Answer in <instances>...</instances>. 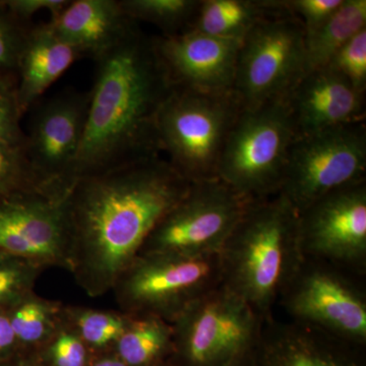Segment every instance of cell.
Returning a JSON list of instances; mask_svg holds the SVG:
<instances>
[{
    "label": "cell",
    "instance_id": "obj_2",
    "mask_svg": "<svg viewBox=\"0 0 366 366\" xmlns=\"http://www.w3.org/2000/svg\"><path fill=\"white\" fill-rule=\"evenodd\" d=\"M95 62L71 189L83 178L161 155L156 124L173 86L155 37L146 35L137 24Z\"/></svg>",
    "mask_w": 366,
    "mask_h": 366
},
{
    "label": "cell",
    "instance_id": "obj_22",
    "mask_svg": "<svg viewBox=\"0 0 366 366\" xmlns=\"http://www.w3.org/2000/svg\"><path fill=\"white\" fill-rule=\"evenodd\" d=\"M113 352L127 366H152L169 360L173 352L172 326L155 315H129Z\"/></svg>",
    "mask_w": 366,
    "mask_h": 366
},
{
    "label": "cell",
    "instance_id": "obj_1",
    "mask_svg": "<svg viewBox=\"0 0 366 366\" xmlns=\"http://www.w3.org/2000/svg\"><path fill=\"white\" fill-rule=\"evenodd\" d=\"M190 184L161 155L74 184L64 201L67 271L86 295L112 292L118 276Z\"/></svg>",
    "mask_w": 366,
    "mask_h": 366
},
{
    "label": "cell",
    "instance_id": "obj_28",
    "mask_svg": "<svg viewBox=\"0 0 366 366\" xmlns=\"http://www.w3.org/2000/svg\"><path fill=\"white\" fill-rule=\"evenodd\" d=\"M30 23H24L0 2V78L16 81V69Z\"/></svg>",
    "mask_w": 366,
    "mask_h": 366
},
{
    "label": "cell",
    "instance_id": "obj_24",
    "mask_svg": "<svg viewBox=\"0 0 366 366\" xmlns=\"http://www.w3.org/2000/svg\"><path fill=\"white\" fill-rule=\"evenodd\" d=\"M64 317L93 356L113 352L129 320V315L120 310L69 305H64Z\"/></svg>",
    "mask_w": 366,
    "mask_h": 366
},
{
    "label": "cell",
    "instance_id": "obj_26",
    "mask_svg": "<svg viewBox=\"0 0 366 366\" xmlns=\"http://www.w3.org/2000/svg\"><path fill=\"white\" fill-rule=\"evenodd\" d=\"M35 353L43 366H89L93 357L88 347L64 319V310L59 327Z\"/></svg>",
    "mask_w": 366,
    "mask_h": 366
},
{
    "label": "cell",
    "instance_id": "obj_11",
    "mask_svg": "<svg viewBox=\"0 0 366 366\" xmlns=\"http://www.w3.org/2000/svg\"><path fill=\"white\" fill-rule=\"evenodd\" d=\"M360 279L333 264L303 259L278 305L289 320L365 347L366 295Z\"/></svg>",
    "mask_w": 366,
    "mask_h": 366
},
{
    "label": "cell",
    "instance_id": "obj_9",
    "mask_svg": "<svg viewBox=\"0 0 366 366\" xmlns=\"http://www.w3.org/2000/svg\"><path fill=\"white\" fill-rule=\"evenodd\" d=\"M305 28L289 11L259 21L242 39L233 95L242 108L285 97L302 78Z\"/></svg>",
    "mask_w": 366,
    "mask_h": 366
},
{
    "label": "cell",
    "instance_id": "obj_12",
    "mask_svg": "<svg viewBox=\"0 0 366 366\" xmlns=\"http://www.w3.org/2000/svg\"><path fill=\"white\" fill-rule=\"evenodd\" d=\"M305 259L362 278L366 272V180L320 197L298 212Z\"/></svg>",
    "mask_w": 366,
    "mask_h": 366
},
{
    "label": "cell",
    "instance_id": "obj_33",
    "mask_svg": "<svg viewBox=\"0 0 366 366\" xmlns=\"http://www.w3.org/2000/svg\"><path fill=\"white\" fill-rule=\"evenodd\" d=\"M14 18L24 23H30L35 14L48 11L51 19L61 13L69 0H0Z\"/></svg>",
    "mask_w": 366,
    "mask_h": 366
},
{
    "label": "cell",
    "instance_id": "obj_35",
    "mask_svg": "<svg viewBox=\"0 0 366 366\" xmlns=\"http://www.w3.org/2000/svg\"><path fill=\"white\" fill-rule=\"evenodd\" d=\"M0 366H43L41 365L35 351L20 350L19 352L6 358L0 360Z\"/></svg>",
    "mask_w": 366,
    "mask_h": 366
},
{
    "label": "cell",
    "instance_id": "obj_17",
    "mask_svg": "<svg viewBox=\"0 0 366 366\" xmlns=\"http://www.w3.org/2000/svg\"><path fill=\"white\" fill-rule=\"evenodd\" d=\"M296 137L363 122L365 94L329 67L302 76L286 95Z\"/></svg>",
    "mask_w": 366,
    "mask_h": 366
},
{
    "label": "cell",
    "instance_id": "obj_37",
    "mask_svg": "<svg viewBox=\"0 0 366 366\" xmlns=\"http://www.w3.org/2000/svg\"><path fill=\"white\" fill-rule=\"evenodd\" d=\"M252 352V351H250ZM249 352V353H250ZM249 353L247 354L244 357L240 358V360L234 361V362L230 363V365L227 366H249Z\"/></svg>",
    "mask_w": 366,
    "mask_h": 366
},
{
    "label": "cell",
    "instance_id": "obj_31",
    "mask_svg": "<svg viewBox=\"0 0 366 366\" xmlns=\"http://www.w3.org/2000/svg\"><path fill=\"white\" fill-rule=\"evenodd\" d=\"M23 117L16 96V81L0 78V141L25 148L26 132L21 124Z\"/></svg>",
    "mask_w": 366,
    "mask_h": 366
},
{
    "label": "cell",
    "instance_id": "obj_7",
    "mask_svg": "<svg viewBox=\"0 0 366 366\" xmlns=\"http://www.w3.org/2000/svg\"><path fill=\"white\" fill-rule=\"evenodd\" d=\"M264 320L221 284L171 322L175 366H227L244 357L261 336Z\"/></svg>",
    "mask_w": 366,
    "mask_h": 366
},
{
    "label": "cell",
    "instance_id": "obj_5",
    "mask_svg": "<svg viewBox=\"0 0 366 366\" xmlns=\"http://www.w3.org/2000/svg\"><path fill=\"white\" fill-rule=\"evenodd\" d=\"M295 137L286 96L242 108L226 139L217 177L247 202L279 194Z\"/></svg>",
    "mask_w": 366,
    "mask_h": 366
},
{
    "label": "cell",
    "instance_id": "obj_6",
    "mask_svg": "<svg viewBox=\"0 0 366 366\" xmlns=\"http://www.w3.org/2000/svg\"><path fill=\"white\" fill-rule=\"evenodd\" d=\"M222 284L220 254H139L112 292L118 310L172 322L192 302Z\"/></svg>",
    "mask_w": 366,
    "mask_h": 366
},
{
    "label": "cell",
    "instance_id": "obj_25",
    "mask_svg": "<svg viewBox=\"0 0 366 366\" xmlns=\"http://www.w3.org/2000/svg\"><path fill=\"white\" fill-rule=\"evenodd\" d=\"M124 14L132 21L158 26L162 36L189 30L196 18L199 0H119Z\"/></svg>",
    "mask_w": 366,
    "mask_h": 366
},
{
    "label": "cell",
    "instance_id": "obj_15",
    "mask_svg": "<svg viewBox=\"0 0 366 366\" xmlns=\"http://www.w3.org/2000/svg\"><path fill=\"white\" fill-rule=\"evenodd\" d=\"M242 40L189 30L155 37L156 48L172 86L202 93H233L236 60Z\"/></svg>",
    "mask_w": 366,
    "mask_h": 366
},
{
    "label": "cell",
    "instance_id": "obj_4",
    "mask_svg": "<svg viewBox=\"0 0 366 366\" xmlns=\"http://www.w3.org/2000/svg\"><path fill=\"white\" fill-rule=\"evenodd\" d=\"M242 110L234 95L173 86L157 117L161 153L190 183L216 179L229 132Z\"/></svg>",
    "mask_w": 366,
    "mask_h": 366
},
{
    "label": "cell",
    "instance_id": "obj_10",
    "mask_svg": "<svg viewBox=\"0 0 366 366\" xmlns=\"http://www.w3.org/2000/svg\"><path fill=\"white\" fill-rule=\"evenodd\" d=\"M249 203L218 178L192 183L152 230L139 254H220Z\"/></svg>",
    "mask_w": 366,
    "mask_h": 366
},
{
    "label": "cell",
    "instance_id": "obj_21",
    "mask_svg": "<svg viewBox=\"0 0 366 366\" xmlns=\"http://www.w3.org/2000/svg\"><path fill=\"white\" fill-rule=\"evenodd\" d=\"M365 28L366 0H344L326 23L305 34L302 76L327 67L337 52Z\"/></svg>",
    "mask_w": 366,
    "mask_h": 366
},
{
    "label": "cell",
    "instance_id": "obj_23",
    "mask_svg": "<svg viewBox=\"0 0 366 366\" xmlns=\"http://www.w3.org/2000/svg\"><path fill=\"white\" fill-rule=\"evenodd\" d=\"M64 303L46 300L35 290L7 307L19 348L36 351L54 333L62 319Z\"/></svg>",
    "mask_w": 366,
    "mask_h": 366
},
{
    "label": "cell",
    "instance_id": "obj_13",
    "mask_svg": "<svg viewBox=\"0 0 366 366\" xmlns=\"http://www.w3.org/2000/svg\"><path fill=\"white\" fill-rule=\"evenodd\" d=\"M89 104L90 92H62L36 109L26 134L24 151L40 189L60 201L71 190Z\"/></svg>",
    "mask_w": 366,
    "mask_h": 366
},
{
    "label": "cell",
    "instance_id": "obj_27",
    "mask_svg": "<svg viewBox=\"0 0 366 366\" xmlns=\"http://www.w3.org/2000/svg\"><path fill=\"white\" fill-rule=\"evenodd\" d=\"M42 267L25 257L0 254V308H6L32 292L36 282L44 271Z\"/></svg>",
    "mask_w": 366,
    "mask_h": 366
},
{
    "label": "cell",
    "instance_id": "obj_34",
    "mask_svg": "<svg viewBox=\"0 0 366 366\" xmlns=\"http://www.w3.org/2000/svg\"><path fill=\"white\" fill-rule=\"evenodd\" d=\"M20 351L14 335L9 310L0 308V360H6Z\"/></svg>",
    "mask_w": 366,
    "mask_h": 366
},
{
    "label": "cell",
    "instance_id": "obj_39",
    "mask_svg": "<svg viewBox=\"0 0 366 366\" xmlns=\"http://www.w3.org/2000/svg\"><path fill=\"white\" fill-rule=\"evenodd\" d=\"M2 252H0V254H1Z\"/></svg>",
    "mask_w": 366,
    "mask_h": 366
},
{
    "label": "cell",
    "instance_id": "obj_20",
    "mask_svg": "<svg viewBox=\"0 0 366 366\" xmlns=\"http://www.w3.org/2000/svg\"><path fill=\"white\" fill-rule=\"evenodd\" d=\"M280 0H201L192 30L242 40L259 21L287 13Z\"/></svg>",
    "mask_w": 366,
    "mask_h": 366
},
{
    "label": "cell",
    "instance_id": "obj_36",
    "mask_svg": "<svg viewBox=\"0 0 366 366\" xmlns=\"http://www.w3.org/2000/svg\"><path fill=\"white\" fill-rule=\"evenodd\" d=\"M89 366H127L114 352L94 355Z\"/></svg>",
    "mask_w": 366,
    "mask_h": 366
},
{
    "label": "cell",
    "instance_id": "obj_18",
    "mask_svg": "<svg viewBox=\"0 0 366 366\" xmlns=\"http://www.w3.org/2000/svg\"><path fill=\"white\" fill-rule=\"evenodd\" d=\"M48 23L81 57L94 60L109 51L137 25L124 14L119 0H74Z\"/></svg>",
    "mask_w": 366,
    "mask_h": 366
},
{
    "label": "cell",
    "instance_id": "obj_32",
    "mask_svg": "<svg viewBox=\"0 0 366 366\" xmlns=\"http://www.w3.org/2000/svg\"><path fill=\"white\" fill-rule=\"evenodd\" d=\"M344 0H286V9L297 18L305 28V33L314 32L343 4Z\"/></svg>",
    "mask_w": 366,
    "mask_h": 366
},
{
    "label": "cell",
    "instance_id": "obj_38",
    "mask_svg": "<svg viewBox=\"0 0 366 366\" xmlns=\"http://www.w3.org/2000/svg\"><path fill=\"white\" fill-rule=\"evenodd\" d=\"M152 366H175L171 362L170 360L163 361V362L157 363V365H152Z\"/></svg>",
    "mask_w": 366,
    "mask_h": 366
},
{
    "label": "cell",
    "instance_id": "obj_8",
    "mask_svg": "<svg viewBox=\"0 0 366 366\" xmlns=\"http://www.w3.org/2000/svg\"><path fill=\"white\" fill-rule=\"evenodd\" d=\"M366 129L363 122L296 137L279 194L296 211L347 185L366 180Z\"/></svg>",
    "mask_w": 366,
    "mask_h": 366
},
{
    "label": "cell",
    "instance_id": "obj_19",
    "mask_svg": "<svg viewBox=\"0 0 366 366\" xmlns=\"http://www.w3.org/2000/svg\"><path fill=\"white\" fill-rule=\"evenodd\" d=\"M81 53L62 40L50 24L32 25L21 48L16 69V96L21 114L76 61Z\"/></svg>",
    "mask_w": 366,
    "mask_h": 366
},
{
    "label": "cell",
    "instance_id": "obj_14",
    "mask_svg": "<svg viewBox=\"0 0 366 366\" xmlns=\"http://www.w3.org/2000/svg\"><path fill=\"white\" fill-rule=\"evenodd\" d=\"M64 201L37 189L0 192V252L67 271Z\"/></svg>",
    "mask_w": 366,
    "mask_h": 366
},
{
    "label": "cell",
    "instance_id": "obj_30",
    "mask_svg": "<svg viewBox=\"0 0 366 366\" xmlns=\"http://www.w3.org/2000/svg\"><path fill=\"white\" fill-rule=\"evenodd\" d=\"M360 93L366 89V28L356 34L327 64Z\"/></svg>",
    "mask_w": 366,
    "mask_h": 366
},
{
    "label": "cell",
    "instance_id": "obj_29",
    "mask_svg": "<svg viewBox=\"0 0 366 366\" xmlns=\"http://www.w3.org/2000/svg\"><path fill=\"white\" fill-rule=\"evenodd\" d=\"M29 189L42 190L25 151L0 141V192Z\"/></svg>",
    "mask_w": 366,
    "mask_h": 366
},
{
    "label": "cell",
    "instance_id": "obj_3",
    "mask_svg": "<svg viewBox=\"0 0 366 366\" xmlns=\"http://www.w3.org/2000/svg\"><path fill=\"white\" fill-rule=\"evenodd\" d=\"M222 285L267 320L303 262L298 212L281 194L250 202L220 252Z\"/></svg>",
    "mask_w": 366,
    "mask_h": 366
},
{
    "label": "cell",
    "instance_id": "obj_16",
    "mask_svg": "<svg viewBox=\"0 0 366 366\" xmlns=\"http://www.w3.org/2000/svg\"><path fill=\"white\" fill-rule=\"evenodd\" d=\"M365 347L292 320H264L249 366H366Z\"/></svg>",
    "mask_w": 366,
    "mask_h": 366
}]
</instances>
